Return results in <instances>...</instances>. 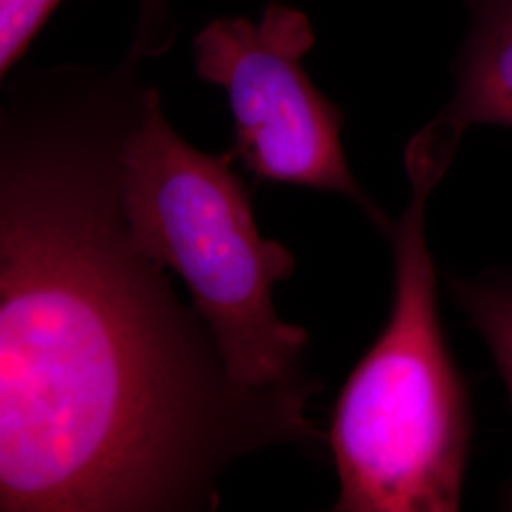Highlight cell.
<instances>
[{"label": "cell", "instance_id": "8992f818", "mask_svg": "<svg viewBox=\"0 0 512 512\" xmlns=\"http://www.w3.org/2000/svg\"><path fill=\"white\" fill-rule=\"evenodd\" d=\"M452 287L461 308L492 349L512 403V279L488 283L454 281Z\"/></svg>", "mask_w": 512, "mask_h": 512}, {"label": "cell", "instance_id": "277c9868", "mask_svg": "<svg viewBox=\"0 0 512 512\" xmlns=\"http://www.w3.org/2000/svg\"><path fill=\"white\" fill-rule=\"evenodd\" d=\"M313 44L304 12L270 2L258 21H209L192 42L194 69L228 95L232 154L256 179L344 194L391 230L349 169L342 110L304 71Z\"/></svg>", "mask_w": 512, "mask_h": 512}, {"label": "cell", "instance_id": "52a82bcc", "mask_svg": "<svg viewBox=\"0 0 512 512\" xmlns=\"http://www.w3.org/2000/svg\"><path fill=\"white\" fill-rule=\"evenodd\" d=\"M61 0H0V76L19 65Z\"/></svg>", "mask_w": 512, "mask_h": 512}, {"label": "cell", "instance_id": "6da1fadb", "mask_svg": "<svg viewBox=\"0 0 512 512\" xmlns=\"http://www.w3.org/2000/svg\"><path fill=\"white\" fill-rule=\"evenodd\" d=\"M173 40L139 19L110 69L8 84L0 120V511H215L228 463L319 439L232 384L215 338L131 241L122 156L143 69Z\"/></svg>", "mask_w": 512, "mask_h": 512}, {"label": "cell", "instance_id": "7a4b0ae2", "mask_svg": "<svg viewBox=\"0 0 512 512\" xmlns=\"http://www.w3.org/2000/svg\"><path fill=\"white\" fill-rule=\"evenodd\" d=\"M232 150L209 154L171 128L148 88L122 156V207L133 245L192 293L232 384L296 410L321 385L302 372L310 334L281 321L272 289L294 256L256 228L253 198Z\"/></svg>", "mask_w": 512, "mask_h": 512}, {"label": "cell", "instance_id": "5b68a950", "mask_svg": "<svg viewBox=\"0 0 512 512\" xmlns=\"http://www.w3.org/2000/svg\"><path fill=\"white\" fill-rule=\"evenodd\" d=\"M471 31L456 63L458 88L433 120L461 141L471 126L512 128V0H467Z\"/></svg>", "mask_w": 512, "mask_h": 512}, {"label": "cell", "instance_id": "3957f363", "mask_svg": "<svg viewBox=\"0 0 512 512\" xmlns=\"http://www.w3.org/2000/svg\"><path fill=\"white\" fill-rule=\"evenodd\" d=\"M456 148L423 128L404 154L412 198L389 234L395 304L384 334L353 370L329 442L340 480L334 511L454 512L469 450L467 395L448 355L425 205Z\"/></svg>", "mask_w": 512, "mask_h": 512}]
</instances>
